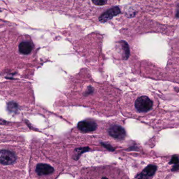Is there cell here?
Instances as JSON below:
<instances>
[{
	"label": "cell",
	"mask_w": 179,
	"mask_h": 179,
	"mask_svg": "<svg viewBox=\"0 0 179 179\" xmlns=\"http://www.w3.org/2000/svg\"><path fill=\"white\" fill-rule=\"evenodd\" d=\"M135 108L139 113H146L150 111L153 106V102L146 96H141L136 99Z\"/></svg>",
	"instance_id": "obj_1"
},
{
	"label": "cell",
	"mask_w": 179,
	"mask_h": 179,
	"mask_svg": "<svg viewBox=\"0 0 179 179\" xmlns=\"http://www.w3.org/2000/svg\"><path fill=\"white\" fill-rule=\"evenodd\" d=\"M16 156L14 152L9 150H0V163L3 165H11L16 161Z\"/></svg>",
	"instance_id": "obj_2"
},
{
	"label": "cell",
	"mask_w": 179,
	"mask_h": 179,
	"mask_svg": "<svg viewBox=\"0 0 179 179\" xmlns=\"http://www.w3.org/2000/svg\"><path fill=\"white\" fill-rule=\"evenodd\" d=\"M109 134L112 137L117 140H123L126 136V132L122 126L117 124L112 125L108 130Z\"/></svg>",
	"instance_id": "obj_3"
},
{
	"label": "cell",
	"mask_w": 179,
	"mask_h": 179,
	"mask_svg": "<svg viewBox=\"0 0 179 179\" xmlns=\"http://www.w3.org/2000/svg\"><path fill=\"white\" fill-rule=\"evenodd\" d=\"M96 123L91 119L82 121L78 125V128L84 132H93L96 129Z\"/></svg>",
	"instance_id": "obj_4"
},
{
	"label": "cell",
	"mask_w": 179,
	"mask_h": 179,
	"mask_svg": "<svg viewBox=\"0 0 179 179\" xmlns=\"http://www.w3.org/2000/svg\"><path fill=\"white\" fill-rule=\"evenodd\" d=\"M54 171L55 169L47 163H38L35 169L36 172L39 176L51 175Z\"/></svg>",
	"instance_id": "obj_5"
},
{
	"label": "cell",
	"mask_w": 179,
	"mask_h": 179,
	"mask_svg": "<svg viewBox=\"0 0 179 179\" xmlns=\"http://www.w3.org/2000/svg\"><path fill=\"white\" fill-rule=\"evenodd\" d=\"M157 166L154 165H149L136 177V179H148L153 176L157 170Z\"/></svg>",
	"instance_id": "obj_6"
},
{
	"label": "cell",
	"mask_w": 179,
	"mask_h": 179,
	"mask_svg": "<svg viewBox=\"0 0 179 179\" xmlns=\"http://www.w3.org/2000/svg\"><path fill=\"white\" fill-rule=\"evenodd\" d=\"M121 11L118 7H115L110 9L101 15L99 18V21L101 22H105L112 19L114 16L118 15Z\"/></svg>",
	"instance_id": "obj_7"
},
{
	"label": "cell",
	"mask_w": 179,
	"mask_h": 179,
	"mask_svg": "<svg viewBox=\"0 0 179 179\" xmlns=\"http://www.w3.org/2000/svg\"><path fill=\"white\" fill-rule=\"evenodd\" d=\"M19 51L23 55H28L33 49L32 44L29 41H23L19 45Z\"/></svg>",
	"instance_id": "obj_8"
},
{
	"label": "cell",
	"mask_w": 179,
	"mask_h": 179,
	"mask_svg": "<svg viewBox=\"0 0 179 179\" xmlns=\"http://www.w3.org/2000/svg\"><path fill=\"white\" fill-rule=\"evenodd\" d=\"M89 150V148H79L75 150V160H78L79 159L80 156H81L83 152H87Z\"/></svg>",
	"instance_id": "obj_9"
},
{
	"label": "cell",
	"mask_w": 179,
	"mask_h": 179,
	"mask_svg": "<svg viewBox=\"0 0 179 179\" xmlns=\"http://www.w3.org/2000/svg\"><path fill=\"white\" fill-rule=\"evenodd\" d=\"M17 107L18 106L16 103L14 102H10L7 105V109L10 112H13L17 111Z\"/></svg>",
	"instance_id": "obj_10"
},
{
	"label": "cell",
	"mask_w": 179,
	"mask_h": 179,
	"mask_svg": "<svg viewBox=\"0 0 179 179\" xmlns=\"http://www.w3.org/2000/svg\"><path fill=\"white\" fill-rule=\"evenodd\" d=\"M92 2L95 5L102 6L107 4V0H92Z\"/></svg>",
	"instance_id": "obj_11"
},
{
	"label": "cell",
	"mask_w": 179,
	"mask_h": 179,
	"mask_svg": "<svg viewBox=\"0 0 179 179\" xmlns=\"http://www.w3.org/2000/svg\"><path fill=\"white\" fill-rule=\"evenodd\" d=\"M179 162V158L176 156H173L171 161L169 162V164H178Z\"/></svg>",
	"instance_id": "obj_12"
},
{
	"label": "cell",
	"mask_w": 179,
	"mask_h": 179,
	"mask_svg": "<svg viewBox=\"0 0 179 179\" xmlns=\"http://www.w3.org/2000/svg\"><path fill=\"white\" fill-rule=\"evenodd\" d=\"M102 145H103L104 147H105L107 149H108L109 151H112L113 152L114 150V148L112 147L110 145H107V144H104V143H102Z\"/></svg>",
	"instance_id": "obj_13"
},
{
	"label": "cell",
	"mask_w": 179,
	"mask_h": 179,
	"mask_svg": "<svg viewBox=\"0 0 179 179\" xmlns=\"http://www.w3.org/2000/svg\"><path fill=\"white\" fill-rule=\"evenodd\" d=\"M179 170V164L175 166H173L172 169V171H175Z\"/></svg>",
	"instance_id": "obj_14"
},
{
	"label": "cell",
	"mask_w": 179,
	"mask_h": 179,
	"mask_svg": "<svg viewBox=\"0 0 179 179\" xmlns=\"http://www.w3.org/2000/svg\"><path fill=\"white\" fill-rule=\"evenodd\" d=\"M101 179H109L107 177H103Z\"/></svg>",
	"instance_id": "obj_15"
}]
</instances>
